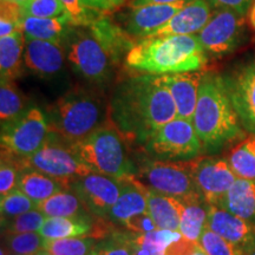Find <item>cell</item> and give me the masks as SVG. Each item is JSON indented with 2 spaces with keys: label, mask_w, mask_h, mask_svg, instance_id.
I'll return each mask as SVG.
<instances>
[{
  "label": "cell",
  "mask_w": 255,
  "mask_h": 255,
  "mask_svg": "<svg viewBox=\"0 0 255 255\" xmlns=\"http://www.w3.org/2000/svg\"><path fill=\"white\" fill-rule=\"evenodd\" d=\"M143 145L156 159L167 161H189L203 151L193 122L181 117L159 127Z\"/></svg>",
  "instance_id": "obj_8"
},
{
  "label": "cell",
  "mask_w": 255,
  "mask_h": 255,
  "mask_svg": "<svg viewBox=\"0 0 255 255\" xmlns=\"http://www.w3.org/2000/svg\"><path fill=\"white\" fill-rule=\"evenodd\" d=\"M7 1H12V2H15V4H18L19 6L24 5L25 2H27L28 0H7Z\"/></svg>",
  "instance_id": "obj_49"
},
{
  "label": "cell",
  "mask_w": 255,
  "mask_h": 255,
  "mask_svg": "<svg viewBox=\"0 0 255 255\" xmlns=\"http://www.w3.org/2000/svg\"><path fill=\"white\" fill-rule=\"evenodd\" d=\"M122 226H124V228L128 232L136 233V234H144V233H149L157 229L149 212L133 216V218L124 222Z\"/></svg>",
  "instance_id": "obj_43"
},
{
  "label": "cell",
  "mask_w": 255,
  "mask_h": 255,
  "mask_svg": "<svg viewBox=\"0 0 255 255\" xmlns=\"http://www.w3.org/2000/svg\"><path fill=\"white\" fill-rule=\"evenodd\" d=\"M133 178L146 189L180 200L202 199L194 180V159H150L136 168Z\"/></svg>",
  "instance_id": "obj_7"
},
{
  "label": "cell",
  "mask_w": 255,
  "mask_h": 255,
  "mask_svg": "<svg viewBox=\"0 0 255 255\" xmlns=\"http://www.w3.org/2000/svg\"><path fill=\"white\" fill-rule=\"evenodd\" d=\"M173 199L180 213L178 233L187 240L199 244L201 235L207 228L208 205L203 199Z\"/></svg>",
  "instance_id": "obj_22"
},
{
  "label": "cell",
  "mask_w": 255,
  "mask_h": 255,
  "mask_svg": "<svg viewBox=\"0 0 255 255\" xmlns=\"http://www.w3.org/2000/svg\"><path fill=\"white\" fill-rule=\"evenodd\" d=\"M227 87L241 126L255 135V60L227 83Z\"/></svg>",
  "instance_id": "obj_18"
},
{
  "label": "cell",
  "mask_w": 255,
  "mask_h": 255,
  "mask_svg": "<svg viewBox=\"0 0 255 255\" xmlns=\"http://www.w3.org/2000/svg\"><path fill=\"white\" fill-rule=\"evenodd\" d=\"M227 162L238 178L255 181V135L241 139L229 152Z\"/></svg>",
  "instance_id": "obj_31"
},
{
  "label": "cell",
  "mask_w": 255,
  "mask_h": 255,
  "mask_svg": "<svg viewBox=\"0 0 255 255\" xmlns=\"http://www.w3.org/2000/svg\"><path fill=\"white\" fill-rule=\"evenodd\" d=\"M89 28L116 65H119L122 60L124 62L129 51L137 43L123 27L113 23L105 15H102L94 21Z\"/></svg>",
  "instance_id": "obj_20"
},
{
  "label": "cell",
  "mask_w": 255,
  "mask_h": 255,
  "mask_svg": "<svg viewBox=\"0 0 255 255\" xmlns=\"http://www.w3.org/2000/svg\"><path fill=\"white\" fill-rule=\"evenodd\" d=\"M34 255H53V254H52V253H50L49 251H46L45 248H44V250L39 251V252H38L37 254H34Z\"/></svg>",
  "instance_id": "obj_50"
},
{
  "label": "cell",
  "mask_w": 255,
  "mask_h": 255,
  "mask_svg": "<svg viewBox=\"0 0 255 255\" xmlns=\"http://www.w3.org/2000/svg\"><path fill=\"white\" fill-rule=\"evenodd\" d=\"M51 137L46 114L33 105L18 119L1 124V149L17 157L34 154Z\"/></svg>",
  "instance_id": "obj_9"
},
{
  "label": "cell",
  "mask_w": 255,
  "mask_h": 255,
  "mask_svg": "<svg viewBox=\"0 0 255 255\" xmlns=\"http://www.w3.org/2000/svg\"><path fill=\"white\" fill-rule=\"evenodd\" d=\"M97 247L96 239L77 237L45 240L44 248L53 255H90Z\"/></svg>",
  "instance_id": "obj_33"
},
{
  "label": "cell",
  "mask_w": 255,
  "mask_h": 255,
  "mask_svg": "<svg viewBox=\"0 0 255 255\" xmlns=\"http://www.w3.org/2000/svg\"><path fill=\"white\" fill-rule=\"evenodd\" d=\"M0 255H11V253L6 250L5 246H1V251H0Z\"/></svg>",
  "instance_id": "obj_52"
},
{
  "label": "cell",
  "mask_w": 255,
  "mask_h": 255,
  "mask_svg": "<svg viewBox=\"0 0 255 255\" xmlns=\"http://www.w3.org/2000/svg\"><path fill=\"white\" fill-rule=\"evenodd\" d=\"M199 244L207 255H245L241 247L220 237L209 228H206L202 233Z\"/></svg>",
  "instance_id": "obj_39"
},
{
  "label": "cell",
  "mask_w": 255,
  "mask_h": 255,
  "mask_svg": "<svg viewBox=\"0 0 255 255\" xmlns=\"http://www.w3.org/2000/svg\"><path fill=\"white\" fill-rule=\"evenodd\" d=\"M180 1H190V0H131L129 2L130 8L139 7L144 5H152V4H174V2Z\"/></svg>",
  "instance_id": "obj_46"
},
{
  "label": "cell",
  "mask_w": 255,
  "mask_h": 255,
  "mask_svg": "<svg viewBox=\"0 0 255 255\" xmlns=\"http://www.w3.org/2000/svg\"><path fill=\"white\" fill-rule=\"evenodd\" d=\"M219 207L255 223V181L237 178Z\"/></svg>",
  "instance_id": "obj_25"
},
{
  "label": "cell",
  "mask_w": 255,
  "mask_h": 255,
  "mask_svg": "<svg viewBox=\"0 0 255 255\" xmlns=\"http://www.w3.org/2000/svg\"><path fill=\"white\" fill-rule=\"evenodd\" d=\"M66 57L63 41H47L26 38L24 66L43 79L59 76L65 66Z\"/></svg>",
  "instance_id": "obj_14"
},
{
  "label": "cell",
  "mask_w": 255,
  "mask_h": 255,
  "mask_svg": "<svg viewBox=\"0 0 255 255\" xmlns=\"http://www.w3.org/2000/svg\"><path fill=\"white\" fill-rule=\"evenodd\" d=\"M21 168H31L58 180L71 182L75 178L92 173L90 168L79 161L68 143L51 137L39 150L27 157H19Z\"/></svg>",
  "instance_id": "obj_10"
},
{
  "label": "cell",
  "mask_w": 255,
  "mask_h": 255,
  "mask_svg": "<svg viewBox=\"0 0 255 255\" xmlns=\"http://www.w3.org/2000/svg\"><path fill=\"white\" fill-rule=\"evenodd\" d=\"M20 8L23 17L59 18L68 15L60 0H28Z\"/></svg>",
  "instance_id": "obj_40"
},
{
  "label": "cell",
  "mask_w": 255,
  "mask_h": 255,
  "mask_svg": "<svg viewBox=\"0 0 255 255\" xmlns=\"http://www.w3.org/2000/svg\"><path fill=\"white\" fill-rule=\"evenodd\" d=\"M36 208L46 218H90L81 200L71 190H63L37 203Z\"/></svg>",
  "instance_id": "obj_27"
},
{
  "label": "cell",
  "mask_w": 255,
  "mask_h": 255,
  "mask_svg": "<svg viewBox=\"0 0 255 255\" xmlns=\"http://www.w3.org/2000/svg\"><path fill=\"white\" fill-rule=\"evenodd\" d=\"M191 122L203 150H218L242 136L241 122L229 96L227 83L205 72Z\"/></svg>",
  "instance_id": "obj_3"
},
{
  "label": "cell",
  "mask_w": 255,
  "mask_h": 255,
  "mask_svg": "<svg viewBox=\"0 0 255 255\" xmlns=\"http://www.w3.org/2000/svg\"><path fill=\"white\" fill-rule=\"evenodd\" d=\"M189 1L152 4L131 8L124 19L123 28L133 39H137V41L142 40L164 26Z\"/></svg>",
  "instance_id": "obj_15"
},
{
  "label": "cell",
  "mask_w": 255,
  "mask_h": 255,
  "mask_svg": "<svg viewBox=\"0 0 255 255\" xmlns=\"http://www.w3.org/2000/svg\"><path fill=\"white\" fill-rule=\"evenodd\" d=\"M70 186L71 184L69 182L39 173L31 168L21 169L18 181V189L36 203L49 199L59 191L70 190Z\"/></svg>",
  "instance_id": "obj_24"
},
{
  "label": "cell",
  "mask_w": 255,
  "mask_h": 255,
  "mask_svg": "<svg viewBox=\"0 0 255 255\" xmlns=\"http://www.w3.org/2000/svg\"><path fill=\"white\" fill-rule=\"evenodd\" d=\"M36 207L37 203L17 188L0 200L1 221L13 219L32 209H36Z\"/></svg>",
  "instance_id": "obj_36"
},
{
  "label": "cell",
  "mask_w": 255,
  "mask_h": 255,
  "mask_svg": "<svg viewBox=\"0 0 255 255\" xmlns=\"http://www.w3.org/2000/svg\"><path fill=\"white\" fill-rule=\"evenodd\" d=\"M26 38L23 30L0 38V75L1 82H14L23 73Z\"/></svg>",
  "instance_id": "obj_23"
},
{
  "label": "cell",
  "mask_w": 255,
  "mask_h": 255,
  "mask_svg": "<svg viewBox=\"0 0 255 255\" xmlns=\"http://www.w3.org/2000/svg\"><path fill=\"white\" fill-rule=\"evenodd\" d=\"M21 164L17 156L9 154L1 149V163H0V197L18 188L19 176L21 173Z\"/></svg>",
  "instance_id": "obj_35"
},
{
  "label": "cell",
  "mask_w": 255,
  "mask_h": 255,
  "mask_svg": "<svg viewBox=\"0 0 255 255\" xmlns=\"http://www.w3.org/2000/svg\"><path fill=\"white\" fill-rule=\"evenodd\" d=\"M248 18H250V23L252 25V27L255 28V2L252 6V8L248 12Z\"/></svg>",
  "instance_id": "obj_47"
},
{
  "label": "cell",
  "mask_w": 255,
  "mask_h": 255,
  "mask_svg": "<svg viewBox=\"0 0 255 255\" xmlns=\"http://www.w3.org/2000/svg\"><path fill=\"white\" fill-rule=\"evenodd\" d=\"M66 13L75 26H90L103 14L92 11L82 2V0H60Z\"/></svg>",
  "instance_id": "obj_42"
},
{
  "label": "cell",
  "mask_w": 255,
  "mask_h": 255,
  "mask_svg": "<svg viewBox=\"0 0 255 255\" xmlns=\"http://www.w3.org/2000/svg\"><path fill=\"white\" fill-rule=\"evenodd\" d=\"M122 182L117 178L90 173L71 182L70 190L77 195L92 216L108 219L111 208L119 200Z\"/></svg>",
  "instance_id": "obj_12"
},
{
  "label": "cell",
  "mask_w": 255,
  "mask_h": 255,
  "mask_svg": "<svg viewBox=\"0 0 255 255\" xmlns=\"http://www.w3.org/2000/svg\"><path fill=\"white\" fill-rule=\"evenodd\" d=\"M82 2L92 11L105 15L122 7L126 0H82Z\"/></svg>",
  "instance_id": "obj_45"
},
{
  "label": "cell",
  "mask_w": 255,
  "mask_h": 255,
  "mask_svg": "<svg viewBox=\"0 0 255 255\" xmlns=\"http://www.w3.org/2000/svg\"><path fill=\"white\" fill-rule=\"evenodd\" d=\"M176 117L173 98L155 75L124 79L110 100L109 120L126 141L144 144L159 127Z\"/></svg>",
  "instance_id": "obj_1"
},
{
  "label": "cell",
  "mask_w": 255,
  "mask_h": 255,
  "mask_svg": "<svg viewBox=\"0 0 255 255\" xmlns=\"http://www.w3.org/2000/svg\"><path fill=\"white\" fill-rule=\"evenodd\" d=\"M245 15L233 9L220 8L212 14L209 21L196 37L206 53L223 56L234 51L244 36Z\"/></svg>",
  "instance_id": "obj_11"
},
{
  "label": "cell",
  "mask_w": 255,
  "mask_h": 255,
  "mask_svg": "<svg viewBox=\"0 0 255 255\" xmlns=\"http://www.w3.org/2000/svg\"><path fill=\"white\" fill-rule=\"evenodd\" d=\"M131 235L133 255H167L169 246L181 237L178 232L163 229H155L144 234L131 233Z\"/></svg>",
  "instance_id": "obj_30"
},
{
  "label": "cell",
  "mask_w": 255,
  "mask_h": 255,
  "mask_svg": "<svg viewBox=\"0 0 255 255\" xmlns=\"http://www.w3.org/2000/svg\"><path fill=\"white\" fill-rule=\"evenodd\" d=\"M4 237L5 246L11 254L15 255H34L38 252L44 250V239L39 233H6Z\"/></svg>",
  "instance_id": "obj_34"
},
{
  "label": "cell",
  "mask_w": 255,
  "mask_h": 255,
  "mask_svg": "<svg viewBox=\"0 0 255 255\" xmlns=\"http://www.w3.org/2000/svg\"><path fill=\"white\" fill-rule=\"evenodd\" d=\"M21 14L20 6L15 2L1 0L0 9V38L7 37L15 31L21 30Z\"/></svg>",
  "instance_id": "obj_41"
},
{
  "label": "cell",
  "mask_w": 255,
  "mask_h": 255,
  "mask_svg": "<svg viewBox=\"0 0 255 255\" xmlns=\"http://www.w3.org/2000/svg\"><path fill=\"white\" fill-rule=\"evenodd\" d=\"M210 17H212V6L207 2V0H191L164 26L149 37L196 36L206 26Z\"/></svg>",
  "instance_id": "obj_19"
},
{
  "label": "cell",
  "mask_w": 255,
  "mask_h": 255,
  "mask_svg": "<svg viewBox=\"0 0 255 255\" xmlns=\"http://www.w3.org/2000/svg\"><path fill=\"white\" fill-rule=\"evenodd\" d=\"M94 225L91 218H46L38 233L45 240L90 237Z\"/></svg>",
  "instance_id": "obj_29"
},
{
  "label": "cell",
  "mask_w": 255,
  "mask_h": 255,
  "mask_svg": "<svg viewBox=\"0 0 255 255\" xmlns=\"http://www.w3.org/2000/svg\"><path fill=\"white\" fill-rule=\"evenodd\" d=\"M207 228L245 252L255 246V223L239 218L219 206L208 205Z\"/></svg>",
  "instance_id": "obj_17"
},
{
  "label": "cell",
  "mask_w": 255,
  "mask_h": 255,
  "mask_svg": "<svg viewBox=\"0 0 255 255\" xmlns=\"http://www.w3.org/2000/svg\"><path fill=\"white\" fill-rule=\"evenodd\" d=\"M189 255H207V253H206L205 251L202 250V247H201L200 244H199V246H197V247L195 248V250L191 252V253H190Z\"/></svg>",
  "instance_id": "obj_48"
},
{
  "label": "cell",
  "mask_w": 255,
  "mask_h": 255,
  "mask_svg": "<svg viewBox=\"0 0 255 255\" xmlns=\"http://www.w3.org/2000/svg\"><path fill=\"white\" fill-rule=\"evenodd\" d=\"M46 216L39 212L37 208L32 209L30 212L24 213V214L15 216L13 219L1 221L2 231L5 233H34L39 232L45 222Z\"/></svg>",
  "instance_id": "obj_37"
},
{
  "label": "cell",
  "mask_w": 255,
  "mask_h": 255,
  "mask_svg": "<svg viewBox=\"0 0 255 255\" xmlns=\"http://www.w3.org/2000/svg\"><path fill=\"white\" fill-rule=\"evenodd\" d=\"M63 46L66 62L79 77L98 87L111 81L117 65L89 26H72L64 37Z\"/></svg>",
  "instance_id": "obj_6"
},
{
  "label": "cell",
  "mask_w": 255,
  "mask_h": 255,
  "mask_svg": "<svg viewBox=\"0 0 255 255\" xmlns=\"http://www.w3.org/2000/svg\"><path fill=\"white\" fill-rule=\"evenodd\" d=\"M97 255H133L131 233L114 232L96 247Z\"/></svg>",
  "instance_id": "obj_38"
},
{
  "label": "cell",
  "mask_w": 255,
  "mask_h": 255,
  "mask_svg": "<svg viewBox=\"0 0 255 255\" xmlns=\"http://www.w3.org/2000/svg\"><path fill=\"white\" fill-rule=\"evenodd\" d=\"M27 98L19 90L14 82H1L0 85V120L1 124L21 116L28 108Z\"/></svg>",
  "instance_id": "obj_32"
},
{
  "label": "cell",
  "mask_w": 255,
  "mask_h": 255,
  "mask_svg": "<svg viewBox=\"0 0 255 255\" xmlns=\"http://www.w3.org/2000/svg\"><path fill=\"white\" fill-rule=\"evenodd\" d=\"M90 255H97V252H96V248H95V251L92 252V253H91Z\"/></svg>",
  "instance_id": "obj_53"
},
{
  "label": "cell",
  "mask_w": 255,
  "mask_h": 255,
  "mask_svg": "<svg viewBox=\"0 0 255 255\" xmlns=\"http://www.w3.org/2000/svg\"><path fill=\"white\" fill-rule=\"evenodd\" d=\"M203 75L202 71H193L156 76L159 84L167 89L173 98L177 117L193 120Z\"/></svg>",
  "instance_id": "obj_16"
},
{
  "label": "cell",
  "mask_w": 255,
  "mask_h": 255,
  "mask_svg": "<svg viewBox=\"0 0 255 255\" xmlns=\"http://www.w3.org/2000/svg\"><path fill=\"white\" fill-rule=\"evenodd\" d=\"M103 98L87 89L76 88L64 94L46 111L53 136L72 144L103 126L107 119Z\"/></svg>",
  "instance_id": "obj_4"
},
{
  "label": "cell",
  "mask_w": 255,
  "mask_h": 255,
  "mask_svg": "<svg viewBox=\"0 0 255 255\" xmlns=\"http://www.w3.org/2000/svg\"><path fill=\"white\" fill-rule=\"evenodd\" d=\"M75 26L69 15L59 18L23 17L21 30L28 39L63 41L64 37Z\"/></svg>",
  "instance_id": "obj_26"
},
{
  "label": "cell",
  "mask_w": 255,
  "mask_h": 255,
  "mask_svg": "<svg viewBox=\"0 0 255 255\" xmlns=\"http://www.w3.org/2000/svg\"><path fill=\"white\" fill-rule=\"evenodd\" d=\"M142 188L145 193L146 201H148V212L151 219L154 220L157 229L178 232V229H180V213H178L173 197L155 193V191L146 189L143 186Z\"/></svg>",
  "instance_id": "obj_28"
},
{
  "label": "cell",
  "mask_w": 255,
  "mask_h": 255,
  "mask_svg": "<svg viewBox=\"0 0 255 255\" xmlns=\"http://www.w3.org/2000/svg\"><path fill=\"white\" fill-rule=\"evenodd\" d=\"M245 255H255V246L245 252Z\"/></svg>",
  "instance_id": "obj_51"
},
{
  "label": "cell",
  "mask_w": 255,
  "mask_h": 255,
  "mask_svg": "<svg viewBox=\"0 0 255 255\" xmlns=\"http://www.w3.org/2000/svg\"><path fill=\"white\" fill-rule=\"evenodd\" d=\"M206 51L196 36L149 37L138 40L129 51L124 65L145 75L202 71Z\"/></svg>",
  "instance_id": "obj_2"
},
{
  "label": "cell",
  "mask_w": 255,
  "mask_h": 255,
  "mask_svg": "<svg viewBox=\"0 0 255 255\" xmlns=\"http://www.w3.org/2000/svg\"><path fill=\"white\" fill-rule=\"evenodd\" d=\"M11 255H15V254H11Z\"/></svg>",
  "instance_id": "obj_54"
},
{
  "label": "cell",
  "mask_w": 255,
  "mask_h": 255,
  "mask_svg": "<svg viewBox=\"0 0 255 255\" xmlns=\"http://www.w3.org/2000/svg\"><path fill=\"white\" fill-rule=\"evenodd\" d=\"M207 2L216 9H233L241 15H246L253 6L254 0H207Z\"/></svg>",
  "instance_id": "obj_44"
},
{
  "label": "cell",
  "mask_w": 255,
  "mask_h": 255,
  "mask_svg": "<svg viewBox=\"0 0 255 255\" xmlns=\"http://www.w3.org/2000/svg\"><path fill=\"white\" fill-rule=\"evenodd\" d=\"M121 182L120 197L111 208L108 220L123 225L133 216L148 212V201L142 186L132 176L121 180Z\"/></svg>",
  "instance_id": "obj_21"
},
{
  "label": "cell",
  "mask_w": 255,
  "mask_h": 255,
  "mask_svg": "<svg viewBox=\"0 0 255 255\" xmlns=\"http://www.w3.org/2000/svg\"><path fill=\"white\" fill-rule=\"evenodd\" d=\"M237 178L226 158L214 156L194 158V180L207 205L219 206Z\"/></svg>",
  "instance_id": "obj_13"
},
{
  "label": "cell",
  "mask_w": 255,
  "mask_h": 255,
  "mask_svg": "<svg viewBox=\"0 0 255 255\" xmlns=\"http://www.w3.org/2000/svg\"><path fill=\"white\" fill-rule=\"evenodd\" d=\"M79 161L92 173L124 180L133 176L135 164L129 158L126 139L113 122H105L81 141L69 144Z\"/></svg>",
  "instance_id": "obj_5"
}]
</instances>
